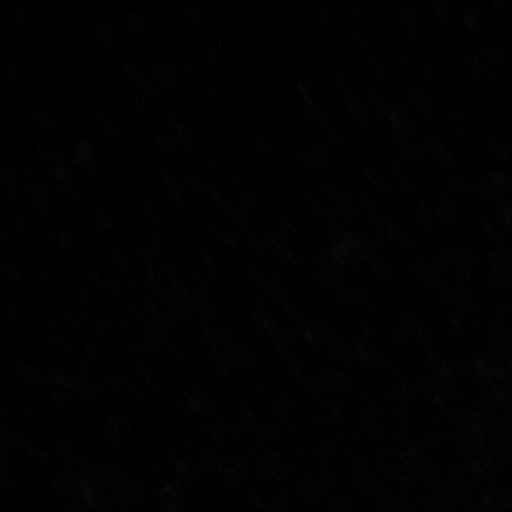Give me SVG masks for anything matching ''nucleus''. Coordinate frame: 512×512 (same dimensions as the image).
Here are the masks:
<instances>
[]
</instances>
